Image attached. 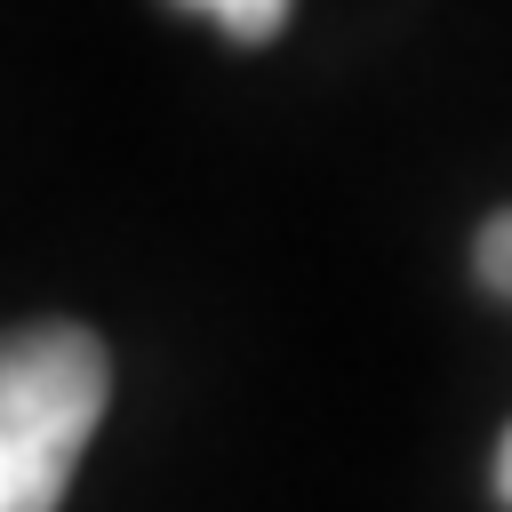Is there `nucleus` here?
Segmentation results:
<instances>
[{"instance_id": "1", "label": "nucleus", "mask_w": 512, "mask_h": 512, "mask_svg": "<svg viewBox=\"0 0 512 512\" xmlns=\"http://www.w3.org/2000/svg\"><path fill=\"white\" fill-rule=\"evenodd\" d=\"M112 368L72 320L0 336V512H56L80 448L96 440Z\"/></svg>"}, {"instance_id": "2", "label": "nucleus", "mask_w": 512, "mask_h": 512, "mask_svg": "<svg viewBox=\"0 0 512 512\" xmlns=\"http://www.w3.org/2000/svg\"><path fill=\"white\" fill-rule=\"evenodd\" d=\"M192 16L216 24V32H232V40H272L288 24V0H200Z\"/></svg>"}, {"instance_id": "3", "label": "nucleus", "mask_w": 512, "mask_h": 512, "mask_svg": "<svg viewBox=\"0 0 512 512\" xmlns=\"http://www.w3.org/2000/svg\"><path fill=\"white\" fill-rule=\"evenodd\" d=\"M472 264H480V280H488L496 296H512V208H496V216L480 224V240H472Z\"/></svg>"}, {"instance_id": "4", "label": "nucleus", "mask_w": 512, "mask_h": 512, "mask_svg": "<svg viewBox=\"0 0 512 512\" xmlns=\"http://www.w3.org/2000/svg\"><path fill=\"white\" fill-rule=\"evenodd\" d=\"M496 496H504V504H512V432H504V440H496Z\"/></svg>"}]
</instances>
